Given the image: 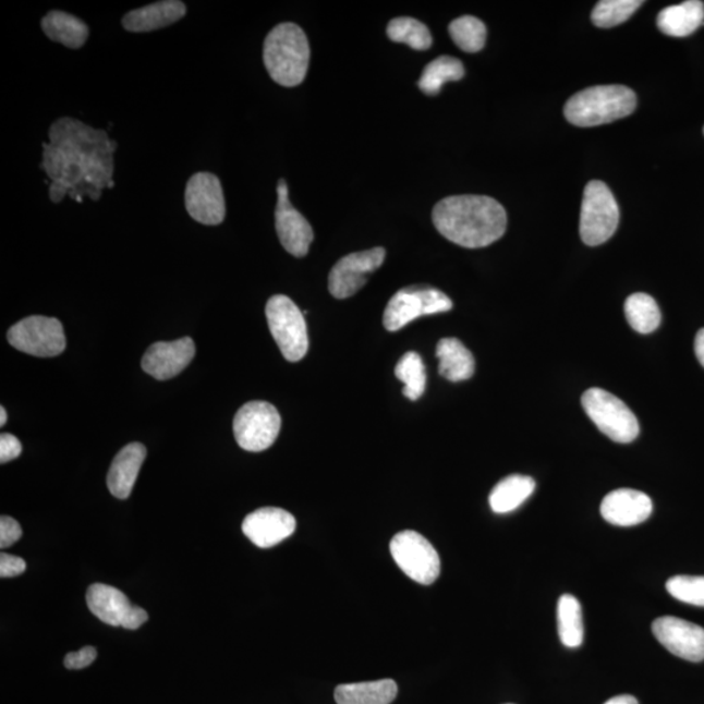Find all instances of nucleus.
Returning <instances> with one entry per match:
<instances>
[{
	"label": "nucleus",
	"mask_w": 704,
	"mask_h": 704,
	"mask_svg": "<svg viewBox=\"0 0 704 704\" xmlns=\"http://www.w3.org/2000/svg\"><path fill=\"white\" fill-rule=\"evenodd\" d=\"M44 143L43 169L50 181L52 203L65 196L82 203L83 196L97 202L104 189L114 187L116 142L108 132L95 130L72 118L58 119Z\"/></svg>",
	"instance_id": "nucleus-1"
},
{
	"label": "nucleus",
	"mask_w": 704,
	"mask_h": 704,
	"mask_svg": "<svg viewBox=\"0 0 704 704\" xmlns=\"http://www.w3.org/2000/svg\"><path fill=\"white\" fill-rule=\"evenodd\" d=\"M432 219L442 236L464 248L487 247L502 238L508 226L502 205L493 197L477 195L444 198Z\"/></svg>",
	"instance_id": "nucleus-2"
},
{
	"label": "nucleus",
	"mask_w": 704,
	"mask_h": 704,
	"mask_svg": "<svg viewBox=\"0 0 704 704\" xmlns=\"http://www.w3.org/2000/svg\"><path fill=\"white\" fill-rule=\"evenodd\" d=\"M311 49L307 36L296 24L271 29L264 43V64L277 84L292 88L307 75Z\"/></svg>",
	"instance_id": "nucleus-3"
},
{
	"label": "nucleus",
	"mask_w": 704,
	"mask_h": 704,
	"mask_svg": "<svg viewBox=\"0 0 704 704\" xmlns=\"http://www.w3.org/2000/svg\"><path fill=\"white\" fill-rule=\"evenodd\" d=\"M635 93L622 85H602L576 93L565 105V117L576 128H595L633 114Z\"/></svg>",
	"instance_id": "nucleus-4"
},
{
	"label": "nucleus",
	"mask_w": 704,
	"mask_h": 704,
	"mask_svg": "<svg viewBox=\"0 0 704 704\" xmlns=\"http://www.w3.org/2000/svg\"><path fill=\"white\" fill-rule=\"evenodd\" d=\"M265 315L271 336L280 348L286 361H302L309 348L307 324L304 314L289 296L275 295L269 299Z\"/></svg>",
	"instance_id": "nucleus-5"
},
{
	"label": "nucleus",
	"mask_w": 704,
	"mask_h": 704,
	"mask_svg": "<svg viewBox=\"0 0 704 704\" xmlns=\"http://www.w3.org/2000/svg\"><path fill=\"white\" fill-rule=\"evenodd\" d=\"M582 406L602 434L615 442H633L640 435V424L633 411L607 390L593 388L584 391Z\"/></svg>",
	"instance_id": "nucleus-6"
},
{
	"label": "nucleus",
	"mask_w": 704,
	"mask_h": 704,
	"mask_svg": "<svg viewBox=\"0 0 704 704\" xmlns=\"http://www.w3.org/2000/svg\"><path fill=\"white\" fill-rule=\"evenodd\" d=\"M620 222V209L606 183L593 181L583 194L580 232L583 243L595 247L614 236Z\"/></svg>",
	"instance_id": "nucleus-7"
},
{
	"label": "nucleus",
	"mask_w": 704,
	"mask_h": 704,
	"mask_svg": "<svg viewBox=\"0 0 704 704\" xmlns=\"http://www.w3.org/2000/svg\"><path fill=\"white\" fill-rule=\"evenodd\" d=\"M453 308V302L442 291L430 286H409L391 296L384 312V327L398 331L422 316L442 314Z\"/></svg>",
	"instance_id": "nucleus-8"
},
{
	"label": "nucleus",
	"mask_w": 704,
	"mask_h": 704,
	"mask_svg": "<svg viewBox=\"0 0 704 704\" xmlns=\"http://www.w3.org/2000/svg\"><path fill=\"white\" fill-rule=\"evenodd\" d=\"M281 415L269 402L245 403L234 417L235 440L244 450H267L275 444L281 430Z\"/></svg>",
	"instance_id": "nucleus-9"
},
{
	"label": "nucleus",
	"mask_w": 704,
	"mask_h": 704,
	"mask_svg": "<svg viewBox=\"0 0 704 704\" xmlns=\"http://www.w3.org/2000/svg\"><path fill=\"white\" fill-rule=\"evenodd\" d=\"M390 553L403 573L417 583L432 584L440 575L437 550L416 531L398 533L390 542Z\"/></svg>",
	"instance_id": "nucleus-10"
},
{
	"label": "nucleus",
	"mask_w": 704,
	"mask_h": 704,
	"mask_svg": "<svg viewBox=\"0 0 704 704\" xmlns=\"http://www.w3.org/2000/svg\"><path fill=\"white\" fill-rule=\"evenodd\" d=\"M7 338L11 347L33 356H57L65 349L63 325L52 317H26L13 325Z\"/></svg>",
	"instance_id": "nucleus-11"
},
{
	"label": "nucleus",
	"mask_w": 704,
	"mask_h": 704,
	"mask_svg": "<svg viewBox=\"0 0 704 704\" xmlns=\"http://www.w3.org/2000/svg\"><path fill=\"white\" fill-rule=\"evenodd\" d=\"M86 603L90 612L110 627L136 630L149 619L145 609L134 606L121 590L109 584H92Z\"/></svg>",
	"instance_id": "nucleus-12"
},
{
	"label": "nucleus",
	"mask_w": 704,
	"mask_h": 704,
	"mask_svg": "<svg viewBox=\"0 0 704 704\" xmlns=\"http://www.w3.org/2000/svg\"><path fill=\"white\" fill-rule=\"evenodd\" d=\"M384 248L355 252L341 258L329 275V291L337 299L355 295L367 283L368 276L385 262Z\"/></svg>",
	"instance_id": "nucleus-13"
},
{
	"label": "nucleus",
	"mask_w": 704,
	"mask_h": 704,
	"mask_svg": "<svg viewBox=\"0 0 704 704\" xmlns=\"http://www.w3.org/2000/svg\"><path fill=\"white\" fill-rule=\"evenodd\" d=\"M185 209L195 221L207 226L221 224L226 217L222 184L210 172L192 175L185 187Z\"/></svg>",
	"instance_id": "nucleus-14"
},
{
	"label": "nucleus",
	"mask_w": 704,
	"mask_h": 704,
	"mask_svg": "<svg viewBox=\"0 0 704 704\" xmlns=\"http://www.w3.org/2000/svg\"><path fill=\"white\" fill-rule=\"evenodd\" d=\"M276 230L283 248L290 255L304 257L314 241V230L301 211L290 202L288 183L281 179L277 185Z\"/></svg>",
	"instance_id": "nucleus-15"
},
{
	"label": "nucleus",
	"mask_w": 704,
	"mask_h": 704,
	"mask_svg": "<svg viewBox=\"0 0 704 704\" xmlns=\"http://www.w3.org/2000/svg\"><path fill=\"white\" fill-rule=\"evenodd\" d=\"M653 633L669 653L688 661L704 660V629L693 622L664 616L653 623Z\"/></svg>",
	"instance_id": "nucleus-16"
},
{
	"label": "nucleus",
	"mask_w": 704,
	"mask_h": 704,
	"mask_svg": "<svg viewBox=\"0 0 704 704\" xmlns=\"http://www.w3.org/2000/svg\"><path fill=\"white\" fill-rule=\"evenodd\" d=\"M243 533L258 548H271L294 534V515L280 508H262L243 521Z\"/></svg>",
	"instance_id": "nucleus-17"
},
{
	"label": "nucleus",
	"mask_w": 704,
	"mask_h": 704,
	"mask_svg": "<svg viewBox=\"0 0 704 704\" xmlns=\"http://www.w3.org/2000/svg\"><path fill=\"white\" fill-rule=\"evenodd\" d=\"M195 354V343L190 337L172 342H157L145 352L142 367L156 380H170L187 368Z\"/></svg>",
	"instance_id": "nucleus-18"
},
{
	"label": "nucleus",
	"mask_w": 704,
	"mask_h": 704,
	"mask_svg": "<svg viewBox=\"0 0 704 704\" xmlns=\"http://www.w3.org/2000/svg\"><path fill=\"white\" fill-rule=\"evenodd\" d=\"M600 513L608 523L620 527H632L647 521L653 513V501L640 490L617 489L602 502Z\"/></svg>",
	"instance_id": "nucleus-19"
},
{
	"label": "nucleus",
	"mask_w": 704,
	"mask_h": 704,
	"mask_svg": "<svg viewBox=\"0 0 704 704\" xmlns=\"http://www.w3.org/2000/svg\"><path fill=\"white\" fill-rule=\"evenodd\" d=\"M146 457V449L141 442L129 444L111 463L108 474V487L112 496L125 500L134 489Z\"/></svg>",
	"instance_id": "nucleus-20"
},
{
	"label": "nucleus",
	"mask_w": 704,
	"mask_h": 704,
	"mask_svg": "<svg viewBox=\"0 0 704 704\" xmlns=\"http://www.w3.org/2000/svg\"><path fill=\"white\" fill-rule=\"evenodd\" d=\"M187 13L179 0H163L131 11L122 20L123 28L132 33L155 32L182 20Z\"/></svg>",
	"instance_id": "nucleus-21"
},
{
	"label": "nucleus",
	"mask_w": 704,
	"mask_h": 704,
	"mask_svg": "<svg viewBox=\"0 0 704 704\" xmlns=\"http://www.w3.org/2000/svg\"><path fill=\"white\" fill-rule=\"evenodd\" d=\"M438 372L451 383L469 380L474 376L475 359L457 338H444L437 344Z\"/></svg>",
	"instance_id": "nucleus-22"
},
{
	"label": "nucleus",
	"mask_w": 704,
	"mask_h": 704,
	"mask_svg": "<svg viewBox=\"0 0 704 704\" xmlns=\"http://www.w3.org/2000/svg\"><path fill=\"white\" fill-rule=\"evenodd\" d=\"M704 23V3L700 0H688L681 4L664 9L657 16V26L664 35L688 37Z\"/></svg>",
	"instance_id": "nucleus-23"
},
{
	"label": "nucleus",
	"mask_w": 704,
	"mask_h": 704,
	"mask_svg": "<svg viewBox=\"0 0 704 704\" xmlns=\"http://www.w3.org/2000/svg\"><path fill=\"white\" fill-rule=\"evenodd\" d=\"M43 31L51 41L65 48H83L89 37V28L83 20L63 11H51L43 19Z\"/></svg>",
	"instance_id": "nucleus-24"
},
{
	"label": "nucleus",
	"mask_w": 704,
	"mask_h": 704,
	"mask_svg": "<svg viewBox=\"0 0 704 704\" xmlns=\"http://www.w3.org/2000/svg\"><path fill=\"white\" fill-rule=\"evenodd\" d=\"M398 687L393 680L347 683L337 687V704H390L396 700Z\"/></svg>",
	"instance_id": "nucleus-25"
},
{
	"label": "nucleus",
	"mask_w": 704,
	"mask_h": 704,
	"mask_svg": "<svg viewBox=\"0 0 704 704\" xmlns=\"http://www.w3.org/2000/svg\"><path fill=\"white\" fill-rule=\"evenodd\" d=\"M535 481L524 475L505 477L489 495L490 508L497 514H507L521 507L534 494Z\"/></svg>",
	"instance_id": "nucleus-26"
},
{
	"label": "nucleus",
	"mask_w": 704,
	"mask_h": 704,
	"mask_svg": "<svg viewBox=\"0 0 704 704\" xmlns=\"http://www.w3.org/2000/svg\"><path fill=\"white\" fill-rule=\"evenodd\" d=\"M557 629L560 641L569 648L580 647L583 642L581 603L573 595L565 594L557 603Z\"/></svg>",
	"instance_id": "nucleus-27"
},
{
	"label": "nucleus",
	"mask_w": 704,
	"mask_h": 704,
	"mask_svg": "<svg viewBox=\"0 0 704 704\" xmlns=\"http://www.w3.org/2000/svg\"><path fill=\"white\" fill-rule=\"evenodd\" d=\"M464 76V68L457 58L442 56L425 65L420 80V88L425 95L437 96L442 86L449 82H460Z\"/></svg>",
	"instance_id": "nucleus-28"
},
{
	"label": "nucleus",
	"mask_w": 704,
	"mask_h": 704,
	"mask_svg": "<svg viewBox=\"0 0 704 704\" xmlns=\"http://www.w3.org/2000/svg\"><path fill=\"white\" fill-rule=\"evenodd\" d=\"M627 320L638 333H653L659 328L661 314L655 299L643 292L630 295L626 302Z\"/></svg>",
	"instance_id": "nucleus-29"
},
{
	"label": "nucleus",
	"mask_w": 704,
	"mask_h": 704,
	"mask_svg": "<svg viewBox=\"0 0 704 704\" xmlns=\"http://www.w3.org/2000/svg\"><path fill=\"white\" fill-rule=\"evenodd\" d=\"M396 377L404 384L403 395L410 401H417L424 395L427 375L420 354L408 352L396 367Z\"/></svg>",
	"instance_id": "nucleus-30"
},
{
	"label": "nucleus",
	"mask_w": 704,
	"mask_h": 704,
	"mask_svg": "<svg viewBox=\"0 0 704 704\" xmlns=\"http://www.w3.org/2000/svg\"><path fill=\"white\" fill-rule=\"evenodd\" d=\"M387 33L391 41L409 45L415 50H428L434 43L427 25L413 17L391 20Z\"/></svg>",
	"instance_id": "nucleus-31"
},
{
	"label": "nucleus",
	"mask_w": 704,
	"mask_h": 704,
	"mask_svg": "<svg viewBox=\"0 0 704 704\" xmlns=\"http://www.w3.org/2000/svg\"><path fill=\"white\" fill-rule=\"evenodd\" d=\"M449 33L458 48L466 52L481 51L487 41L486 25L474 16L456 19L449 25Z\"/></svg>",
	"instance_id": "nucleus-32"
},
{
	"label": "nucleus",
	"mask_w": 704,
	"mask_h": 704,
	"mask_svg": "<svg viewBox=\"0 0 704 704\" xmlns=\"http://www.w3.org/2000/svg\"><path fill=\"white\" fill-rule=\"evenodd\" d=\"M642 4L641 0H602L596 4L591 20L599 28H612L626 23Z\"/></svg>",
	"instance_id": "nucleus-33"
},
{
	"label": "nucleus",
	"mask_w": 704,
	"mask_h": 704,
	"mask_svg": "<svg viewBox=\"0 0 704 704\" xmlns=\"http://www.w3.org/2000/svg\"><path fill=\"white\" fill-rule=\"evenodd\" d=\"M666 587L675 599L704 607V576L676 575L670 578Z\"/></svg>",
	"instance_id": "nucleus-34"
},
{
	"label": "nucleus",
	"mask_w": 704,
	"mask_h": 704,
	"mask_svg": "<svg viewBox=\"0 0 704 704\" xmlns=\"http://www.w3.org/2000/svg\"><path fill=\"white\" fill-rule=\"evenodd\" d=\"M23 535L22 526L11 517L0 518V547L2 549L13 546Z\"/></svg>",
	"instance_id": "nucleus-35"
},
{
	"label": "nucleus",
	"mask_w": 704,
	"mask_h": 704,
	"mask_svg": "<svg viewBox=\"0 0 704 704\" xmlns=\"http://www.w3.org/2000/svg\"><path fill=\"white\" fill-rule=\"evenodd\" d=\"M97 650L92 646H86L76 653L65 655L64 666L68 669H84L89 667L96 660Z\"/></svg>",
	"instance_id": "nucleus-36"
},
{
	"label": "nucleus",
	"mask_w": 704,
	"mask_h": 704,
	"mask_svg": "<svg viewBox=\"0 0 704 704\" xmlns=\"http://www.w3.org/2000/svg\"><path fill=\"white\" fill-rule=\"evenodd\" d=\"M22 451L23 447L19 438L11 434L0 436V462L7 463L16 460L22 454Z\"/></svg>",
	"instance_id": "nucleus-37"
},
{
	"label": "nucleus",
	"mask_w": 704,
	"mask_h": 704,
	"mask_svg": "<svg viewBox=\"0 0 704 704\" xmlns=\"http://www.w3.org/2000/svg\"><path fill=\"white\" fill-rule=\"evenodd\" d=\"M26 570V562L22 557L9 554L0 555V576L12 578L23 574Z\"/></svg>",
	"instance_id": "nucleus-38"
},
{
	"label": "nucleus",
	"mask_w": 704,
	"mask_h": 704,
	"mask_svg": "<svg viewBox=\"0 0 704 704\" xmlns=\"http://www.w3.org/2000/svg\"><path fill=\"white\" fill-rule=\"evenodd\" d=\"M694 349L696 357L704 367V328L696 333Z\"/></svg>",
	"instance_id": "nucleus-39"
},
{
	"label": "nucleus",
	"mask_w": 704,
	"mask_h": 704,
	"mask_svg": "<svg viewBox=\"0 0 704 704\" xmlns=\"http://www.w3.org/2000/svg\"><path fill=\"white\" fill-rule=\"evenodd\" d=\"M604 704H638V701L632 695H619L614 696V699Z\"/></svg>",
	"instance_id": "nucleus-40"
},
{
	"label": "nucleus",
	"mask_w": 704,
	"mask_h": 704,
	"mask_svg": "<svg viewBox=\"0 0 704 704\" xmlns=\"http://www.w3.org/2000/svg\"><path fill=\"white\" fill-rule=\"evenodd\" d=\"M5 422H7V411L4 408H0V427H3Z\"/></svg>",
	"instance_id": "nucleus-41"
}]
</instances>
